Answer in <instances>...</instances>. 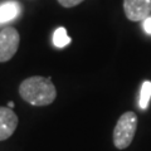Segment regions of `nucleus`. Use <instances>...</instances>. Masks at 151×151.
I'll return each mask as SVG.
<instances>
[{
	"mask_svg": "<svg viewBox=\"0 0 151 151\" xmlns=\"http://www.w3.org/2000/svg\"><path fill=\"white\" fill-rule=\"evenodd\" d=\"M19 94L33 106H48L57 97V89L50 78L34 76L24 79L19 86Z\"/></svg>",
	"mask_w": 151,
	"mask_h": 151,
	"instance_id": "nucleus-1",
	"label": "nucleus"
},
{
	"mask_svg": "<svg viewBox=\"0 0 151 151\" xmlns=\"http://www.w3.org/2000/svg\"><path fill=\"white\" fill-rule=\"evenodd\" d=\"M137 129V116L135 112L127 111L120 116L113 129V145L119 150H125L131 145Z\"/></svg>",
	"mask_w": 151,
	"mask_h": 151,
	"instance_id": "nucleus-2",
	"label": "nucleus"
},
{
	"mask_svg": "<svg viewBox=\"0 0 151 151\" xmlns=\"http://www.w3.org/2000/svg\"><path fill=\"white\" fill-rule=\"evenodd\" d=\"M20 37L17 29L9 27L0 32V62H8L17 53Z\"/></svg>",
	"mask_w": 151,
	"mask_h": 151,
	"instance_id": "nucleus-3",
	"label": "nucleus"
},
{
	"mask_svg": "<svg viewBox=\"0 0 151 151\" xmlns=\"http://www.w3.org/2000/svg\"><path fill=\"white\" fill-rule=\"evenodd\" d=\"M124 12L131 22L145 20L151 14V0H124Z\"/></svg>",
	"mask_w": 151,
	"mask_h": 151,
	"instance_id": "nucleus-4",
	"label": "nucleus"
},
{
	"mask_svg": "<svg viewBox=\"0 0 151 151\" xmlns=\"http://www.w3.org/2000/svg\"><path fill=\"white\" fill-rule=\"evenodd\" d=\"M18 116L12 108L0 107V141L9 139L18 127Z\"/></svg>",
	"mask_w": 151,
	"mask_h": 151,
	"instance_id": "nucleus-5",
	"label": "nucleus"
},
{
	"mask_svg": "<svg viewBox=\"0 0 151 151\" xmlns=\"http://www.w3.org/2000/svg\"><path fill=\"white\" fill-rule=\"evenodd\" d=\"M19 14V4L15 1H8L0 5V23L13 20Z\"/></svg>",
	"mask_w": 151,
	"mask_h": 151,
	"instance_id": "nucleus-6",
	"label": "nucleus"
},
{
	"mask_svg": "<svg viewBox=\"0 0 151 151\" xmlns=\"http://www.w3.org/2000/svg\"><path fill=\"white\" fill-rule=\"evenodd\" d=\"M151 100V81H145L141 86V92H140V102L139 105L141 110H146L149 107V103Z\"/></svg>",
	"mask_w": 151,
	"mask_h": 151,
	"instance_id": "nucleus-7",
	"label": "nucleus"
},
{
	"mask_svg": "<svg viewBox=\"0 0 151 151\" xmlns=\"http://www.w3.org/2000/svg\"><path fill=\"white\" fill-rule=\"evenodd\" d=\"M70 43V38L67 35V32L63 27L55 29L54 34H53V44L57 48H63V47L68 45Z\"/></svg>",
	"mask_w": 151,
	"mask_h": 151,
	"instance_id": "nucleus-8",
	"label": "nucleus"
},
{
	"mask_svg": "<svg viewBox=\"0 0 151 151\" xmlns=\"http://www.w3.org/2000/svg\"><path fill=\"white\" fill-rule=\"evenodd\" d=\"M84 0H58V3L64 8H73L78 4H81Z\"/></svg>",
	"mask_w": 151,
	"mask_h": 151,
	"instance_id": "nucleus-9",
	"label": "nucleus"
},
{
	"mask_svg": "<svg viewBox=\"0 0 151 151\" xmlns=\"http://www.w3.org/2000/svg\"><path fill=\"white\" fill-rule=\"evenodd\" d=\"M144 29L147 34H151V17H147L144 20Z\"/></svg>",
	"mask_w": 151,
	"mask_h": 151,
	"instance_id": "nucleus-10",
	"label": "nucleus"
},
{
	"mask_svg": "<svg viewBox=\"0 0 151 151\" xmlns=\"http://www.w3.org/2000/svg\"><path fill=\"white\" fill-rule=\"evenodd\" d=\"M14 107V103L13 102H9V108H13Z\"/></svg>",
	"mask_w": 151,
	"mask_h": 151,
	"instance_id": "nucleus-11",
	"label": "nucleus"
}]
</instances>
